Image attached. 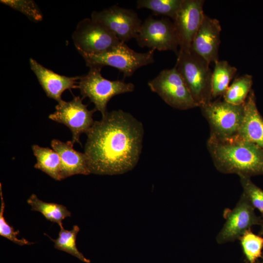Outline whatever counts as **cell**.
<instances>
[{
	"mask_svg": "<svg viewBox=\"0 0 263 263\" xmlns=\"http://www.w3.org/2000/svg\"><path fill=\"white\" fill-rule=\"evenodd\" d=\"M144 133L142 123L121 110L94 121L84 147L91 173L115 175L132 169L140 158Z\"/></svg>",
	"mask_w": 263,
	"mask_h": 263,
	"instance_id": "1",
	"label": "cell"
},
{
	"mask_svg": "<svg viewBox=\"0 0 263 263\" xmlns=\"http://www.w3.org/2000/svg\"><path fill=\"white\" fill-rule=\"evenodd\" d=\"M207 148L216 169L239 176L263 175V149L237 137L220 140L210 136Z\"/></svg>",
	"mask_w": 263,
	"mask_h": 263,
	"instance_id": "2",
	"label": "cell"
},
{
	"mask_svg": "<svg viewBox=\"0 0 263 263\" xmlns=\"http://www.w3.org/2000/svg\"><path fill=\"white\" fill-rule=\"evenodd\" d=\"M177 56L175 67L198 107L211 101L212 72L210 63L191 49L179 50Z\"/></svg>",
	"mask_w": 263,
	"mask_h": 263,
	"instance_id": "3",
	"label": "cell"
},
{
	"mask_svg": "<svg viewBox=\"0 0 263 263\" xmlns=\"http://www.w3.org/2000/svg\"><path fill=\"white\" fill-rule=\"evenodd\" d=\"M101 69L97 67L90 68L86 75L80 76L78 86L82 98L88 97L94 104L95 110L99 111L103 116L107 112V105L112 97L133 92L135 86L124 80L105 78L101 74Z\"/></svg>",
	"mask_w": 263,
	"mask_h": 263,
	"instance_id": "4",
	"label": "cell"
},
{
	"mask_svg": "<svg viewBox=\"0 0 263 263\" xmlns=\"http://www.w3.org/2000/svg\"><path fill=\"white\" fill-rule=\"evenodd\" d=\"M154 51L150 49L145 53H138L121 42L111 50L102 54L80 55L89 68L111 66L118 69L126 77L131 76L139 68L153 63Z\"/></svg>",
	"mask_w": 263,
	"mask_h": 263,
	"instance_id": "5",
	"label": "cell"
},
{
	"mask_svg": "<svg viewBox=\"0 0 263 263\" xmlns=\"http://www.w3.org/2000/svg\"><path fill=\"white\" fill-rule=\"evenodd\" d=\"M244 104L216 100L201 107L210 126V136L220 140L238 137L244 116Z\"/></svg>",
	"mask_w": 263,
	"mask_h": 263,
	"instance_id": "6",
	"label": "cell"
},
{
	"mask_svg": "<svg viewBox=\"0 0 263 263\" xmlns=\"http://www.w3.org/2000/svg\"><path fill=\"white\" fill-rule=\"evenodd\" d=\"M72 39L80 54H102L111 50L121 42L105 25L91 18H85L78 23Z\"/></svg>",
	"mask_w": 263,
	"mask_h": 263,
	"instance_id": "7",
	"label": "cell"
},
{
	"mask_svg": "<svg viewBox=\"0 0 263 263\" xmlns=\"http://www.w3.org/2000/svg\"><path fill=\"white\" fill-rule=\"evenodd\" d=\"M148 85L152 92L173 108L186 110L198 107L175 67L162 70Z\"/></svg>",
	"mask_w": 263,
	"mask_h": 263,
	"instance_id": "8",
	"label": "cell"
},
{
	"mask_svg": "<svg viewBox=\"0 0 263 263\" xmlns=\"http://www.w3.org/2000/svg\"><path fill=\"white\" fill-rule=\"evenodd\" d=\"M138 45L151 50L172 51L178 55V38L173 24L168 18L148 17L142 22L136 38Z\"/></svg>",
	"mask_w": 263,
	"mask_h": 263,
	"instance_id": "9",
	"label": "cell"
},
{
	"mask_svg": "<svg viewBox=\"0 0 263 263\" xmlns=\"http://www.w3.org/2000/svg\"><path fill=\"white\" fill-rule=\"evenodd\" d=\"M246 196L242 193L239 201L232 209H225L224 217L225 222L216 237L219 244L239 239L252 226L260 225L262 218L257 216Z\"/></svg>",
	"mask_w": 263,
	"mask_h": 263,
	"instance_id": "10",
	"label": "cell"
},
{
	"mask_svg": "<svg viewBox=\"0 0 263 263\" xmlns=\"http://www.w3.org/2000/svg\"><path fill=\"white\" fill-rule=\"evenodd\" d=\"M82 98L74 96L70 101H61L56 106L55 112L49 115V118L66 126L71 131L73 144L77 143L81 145L80 136L86 133L94 121L93 113L95 109L89 110L88 105L82 102Z\"/></svg>",
	"mask_w": 263,
	"mask_h": 263,
	"instance_id": "11",
	"label": "cell"
},
{
	"mask_svg": "<svg viewBox=\"0 0 263 263\" xmlns=\"http://www.w3.org/2000/svg\"><path fill=\"white\" fill-rule=\"evenodd\" d=\"M91 19L105 25L123 42L136 38L142 23L135 11L117 5L94 11Z\"/></svg>",
	"mask_w": 263,
	"mask_h": 263,
	"instance_id": "12",
	"label": "cell"
},
{
	"mask_svg": "<svg viewBox=\"0 0 263 263\" xmlns=\"http://www.w3.org/2000/svg\"><path fill=\"white\" fill-rule=\"evenodd\" d=\"M203 0H183L173 19L179 50L188 51L200 26L205 13Z\"/></svg>",
	"mask_w": 263,
	"mask_h": 263,
	"instance_id": "13",
	"label": "cell"
},
{
	"mask_svg": "<svg viewBox=\"0 0 263 263\" xmlns=\"http://www.w3.org/2000/svg\"><path fill=\"white\" fill-rule=\"evenodd\" d=\"M221 30L219 21L205 14L190 49L209 63L218 61Z\"/></svg>",
	"mask_w": 263,
	"mask_h": 263,
	"instance_id": "14",
	"label": "cell"
},
{
	"mask_svg": "<svg viewBox=\"0 0 263 263\" xmlns=\"http://www.w3.org/2000/svg\"><path fill=\"white\" fill-rule=\"evenodd\" d=\"M29 64L31 69L36 75L40 85L46 95L55 100L57 103L62 100V93L67 90L78 88L76 81L80 76L69 77L56 73L30 58Z\"/></svg>",
	"mask_w": 263,
	"mask_h": 263,
	"instance_id": "15",
	"label": "cell"
},
{
	"mask_svg": "<svg viewBox=\"0 0 263 263\" xmlns=\"http://www.w3.org/2000/svg\"><path fill=\"white\" fill-rule=\"evenodd\" d=\"M51 146L60 158L61 180L74 175L91 173L86 154L75 150L71 141L64 142L54 139Z\"/></svg>",
	"mask_w": 263,
	"mask_h": 263,
	"instance_id": "16",
	"label": "cell"
},
{
	"mask_svg": "<svg viewBox=\"0 0 263 263\" xmlns=\"http://www.w3.org/2000/svg\"><path fill=\"white\" fill-rule=\"evenodd\" d=\"M244 116L238 137L263 149V118L257 107L253 90L244 104Z\"/></svg>",
	"mask_w": 263,
	"mask_h": 263,
	"instance_id": "17",
	"label": "cell"
},
{
	"mask_svg": "<svg viewBox=\"0 0 263 263\" xmlns=\"http://www.w3.org/2000/svg\"><path fill=\"white\" fill-rule=\"evenodd\" d=\"M32 148L37 159L34 168L43 171L56 180H61V161L58 153L53 149L38 145H33Z\"/></svg>",
	"mask_w": 263,
	"mask_h": 263,
	"instance_id": "18",
	"label": "cell"
},
{
	"mask_svg": "<svg viewBox=\"0 0 263 263\" xmlns=\"http://www.w3.org/2000/svg\"><path fill=\"white\" fill-rule=\"evenodd\" d=\"M27 203L31 206V210L40 212L48 221L62 225V221L71 217V213L67 207L61 204L47 203L40 200L35 194H32L27 199Z\"/></svg>",
	"mask_w": 263,
	"mask_h": 263,
	"instance_id": "19",
	"label": "cell"
},
{
	"mask_svg": "<svg viewBox=\"0 0 263 263\" xmlns=\"http://www.w3.org/2000/svg\"><path fill=\"white\" fill-rule=\"evenodd\" d=\"M214 64L211 76L212 98L224 94L229 87L231 80L237 71L236 67L231 66L225 60H218Z\"/></svg>",
	"mask_w": 263,
	"mask_h": 263,
	"instance_id": "20",
	"label": "cell"
},
{
	"mask_svg": "<svg viewBox=\"0 0 263 263\" xmlns=\"http://www.w3.org/2000/svg\"><path fill=\"white\" fill-rule=\"evenodd\" d=\"M59 226L58 237L56 239H52L44 233L54 243V247L74 256L83 262L90 263V260L86 258L76 247V236L80 230L78 226L74 225L70 230L65 229L62 225Z\"/></svg>",
	"mask_w": 263,
	"mask_h": 263,
	"instance_id": "21",
	"label": "cell"
},
{
	"mask_svg": "<svg viewBox=\"0 0 263 263\" xmlns=\"http://www.w3.org/2000/svg\"><path fill=\"white\" fill-rule=\"evenodd\" d=\"M252 75L245 74L234 79L223 95L224 101L236 105L243 104L252 90Z\"/></svg>",
	"mask_w": 263,
	"mask_h": 263,
	"instance_id": "22",
	"label": "cell"
},
{
	"mask_svg": "<svg viewBox=\"0 0 263 263\" xmlns=\"http://www.w3.org/2000/svg\"><path fill=\"white\" fill-rule=\"evenodd\" d=\"M239 240L248 263H255L262 258L263 236L254 233L250 229L246 231Z\"/></svg>",
	"mask_w": 263,
	"mask_h": 263,
	"instance_id": "23",
	"label": "cell"
},
{
	"mask_svg": "<svg viewBox=\"0 0 263 263\" xmlns=\"http://www.w3.org/2000/svg\"><path fill=\"white\" fill-rule=\"evenodd\" d=\"M182 2L183 0H139L136 7L150 10L154 15L167 16L174 19Z\"/></svg>",
	"mask_w": 263,
	"mask_h": 263,
	"instance_id": "24",
	"label": "cell"
},
{
	"mask_svg": "<svg viewBox=\"0 0 263 263\" xmlns=\"http://www.w3.org/2000/svg\"><path fill=\"white\" fill-rule=\"evenodd\" d=\"M0 3L25 15L34 22L43 19V15L37 3L32 0H1Z\"/></svg>",
	"mask_w": 263,
	"mask_h": 263,
	"instance_id": "25",
	"label": "cell"
},
{
	"mask_svg": "<svg viewBox=\"0 0 263 263\" xmlns=\"http://www.w3.org/2000/svg\"><path fill=\"white\" fill-rule=\"evenodd\" d=\"M243 189V193L255 208L257 209L263 218V189L256 186L247 176H240Z\"/></svg>",
	"mask_w": 263,
	"mask_h": 263,
	"instance_id": "26",
	"label": "cell"
},
{
	"mask_svg": "<svg viewBox=\"0 0 263 263\" xmlns=\"http://www.w3.org/2000/svg\"><path fill=\"white\" fill-rule=\"evenodd\" d=\"M1 184H0V235L10 241L19 245H31L34 243L30 242L24 238L21 239L18 238L19 234V230L15 231L13 226H11L5 220L4 216L5 208V203L3 198Z\"/></svg>",
	"mask_w": 263,
	"mask_h": 263,
	"instance_id": "27",
	"label": "cell"
},
{
	"mask_svg": "<svg viewBox=\"0 0 263 263\" xmlns=\"http://www.w3.org/2000/svg\"><path fill=\"white\" fill-rule=\"evenodd\" d=\"M260 226V229L258 234L261 236H263V218H262V222Z\"/></svg>",
	"mask_w": 263,
	"mask_h": 263,
	"instance_id": "28",
	"label": "cell"
},
{
	"mask_svg": "<svg viewBox=\"0 0 263 263\" xmlns=\"http://www.w3.org/2000/svg\"><path fill=\"white\" fill-rule=\"evenodd\" d=\"M255 263H263V260L261 261L260 260H258Z\"/></svg>",
	"mask_w": 263,
	"mask_h": 263,
	"instance_id": "29",
	"label": "cell"
},
{
	"mask_svg": "<svg viewBox=\"0 0 263 263\" xmlns=\"http://www.w3.org/2000/svg\"><path fill=\"white\" fill-rule=\"evenodd\" d=\"M262 260H263V257H262Z\"/></svg>",
	"mask_w": 263,
	"mask_h": 263,
	"instance_id": "30",
	"label": "cell"
}]
</instances>
